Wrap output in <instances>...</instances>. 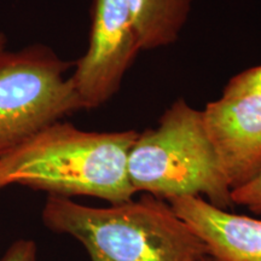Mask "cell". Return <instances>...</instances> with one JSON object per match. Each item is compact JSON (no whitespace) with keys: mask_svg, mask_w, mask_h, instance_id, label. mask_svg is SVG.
I'll return each instance as SVG.
<instances>
[{"mask_svg":"<svg viewBox=\"0 0 261 261\" xmlns=\"http://www.w3.org/2000/svg\"><path fill=\"white\" fill-rule=\"evenodd\" d=\"M137 130L86 132L55 122L0 158V190L22 185L51 196L132 200L127 162Z\"/></svg>","mask_w":261,"mask_h":261,"instance_id":"6da1fadb","label":"cell"},{"mask_svg":"<svg viewBox=\"0 0 261 261\" xmlns=\"http://www.w3.org/2000/svg\"><path fill=\"white\" fill-rule=\"evenodd\" d=\"M42 223L83 244L92 261H200L202 241L167 201L149 194L138 200L94 208L47 196Z\"/></svg>","mask_w":261,"mask_h":261,"instance_id":"7a4b0ae2","label":"cell"},{"mask_svg":"<svg viewBox=\"0 0 261 261\" xmlns=\"http://www.w3.org/2000/svg\"><path fill=\"white\" fill-rule=\"evenodd\" d=\"M133 190L160 200L204 196L221 210L232 207L231 188L208 136L202 110L179 99L159 125L138 133L127 162Z\"/></svg>","mask_w":261,"mask_h":261,"instance_id":"3957f363","label":"cell"},{"mask_svg":"<svg viewBox=\"0 0 261 261\" xmlns=\"http://www.w3.org/2000/svg\"><path fill=\"white\" fill-rule=\"evenodd\" d=\"M70 62L42 45L0 54V158L29 138L84 109Z\"/></svg>","mask_w":261,"mask_h":261,"instance_id":"277c9868","label":"cell"},{"mask_svg":"<svg viewBox=\"0 0 261 261\" xmlns=\"http://www.w3.org/2000/svg\"><path fill=\"white\" fill-rule=\"evenodd\" d=\"M140 45L127 0H92L86 54L70 79L84 109L107 103L120 90Z\"/></svg>","mask_w":261,"mask_h":261,"instance_id":"5b68a950","label":"cell"},{"mask_svg":"<svg viewBox=\"0 0 261 261\" xmlns=\"http://www.w3.org/2000/svg\"><path fill=\"white\" fill-rule=\"evenodd\" d=\"M203 119L231 190L261 167V94L221 96L208 103Z\"/></svg>","mask_w":261,"mask_h":261,"instance_id":"8992f818","label":"cell"},{"mask_svg":"<svg viewBox=\"0 0 261 261\" xmlns=\"http://www.w3.org/2000/svg\"><path fill=\"white\" fill-rule=\"evenodd\" d=\"M168 203L203 242L212 261H261V220L221 210L201 196Z\"/></svg>","mask_w":261,"mask_h":261,"instance_id":"52a82bcc","label":"cell"},{"mask_svg":"<svg viewBox=\"0 0 261 261\" xmlns=\"http://www.w3.org/2000/svg\"><path fill=\"white\" fill-rule=\"evenodd\" d=\"M140 50L174 44L187 23L194 0H127Z\"/></svg>","mask_w":261,"mask_h":261,"instance_id":"ba28073f","label":"cell"},{"mask_svg":"<svg viewBox=\"0 0 261 261\" xmlns=\"http://www.w3.org/2000/svg\"><path fill=\"white\" fill-rule=\"evenodd\" d=\"M233 204L243 205L256 214H261V167L249 180L231 190Z\"/></svg>","mask_w":261,"mask_h":261,"instance_id":"9c48e42d","label":"cell"},{"mask_svg":"<svg viewBox=\"0 0 261 261\" xmlns=\"http://www.w3.org/2000/svg\"><path fill=\"white\" fill-rule=\"evenodd\" d=\"M240 93L261 94V65L234 75L225 86L223 92L224 96Z\"/></svg>","mask_w":261,"mask_h":261,"instance_id":"30bf717a","label":"cell"},{"mask_svg":"<svg viewBox=\"0 0 261 261\" xmlns=\"http://www.w3.org/2000/svg\"><path fill=\"white\" fill-rule=\"evenodd\" d=\"M38 247L33 240H16L10 246L0 261H37Z\"/></svg>","mask_w":261,"mask_h":261,"instance_id":"8fae6325","label":"cell"},{"mask_svg":"<svg viewBox=\"0 0 261 261\" xmlns=\"http://www.w3.org/2000/svg\"><path fill=\"white\" fill-rule=\"evenodd\" d=\"M5 42H6L5 37L3 34H0V54H2V52H4Z\"/></svg>","mask_w":261,"mask_h":261,"instance_id":"7c38bea8","label":"cell"},{"mask_svg":"<svg viewBox=\"0 0 261 261\" xmlns=\"http://www.w3.org/2000/svg\"><path fill=\"white\" fill-rule=\"evenodd\" d=\"M203 261H212L211 259H210V257H208V256H205L204 257V259H203Z\"/></svg>","mask_w":261,"mask_h":261,"instance_id":"4fadbf2b","label":"cell"},{"mask_svg":"<svg viewBox=\"0 0 261 261\" xmlns=\"http://www.w3.org/2000/svg\"><path fill=\"white\" fill-rule=\"evenodd\" d=\"M205 257V256H204ZM204 257H203V259H204ZM203 259H202V260H200V261H203Z\"/></svg>","mask_w":261,"mask_h":261,"instance_id":"5bb4252c","label":"cell"}]
</instances>
